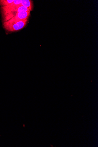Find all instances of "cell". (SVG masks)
Instances as JSON below:
<instances>
[{"instance_id": "3957f363", "label": "cell", "mask_w": 98, "mask_h": 147, "mask_svg": "<svg viewBox=\"0 0 98 147\" xmlns=\"http://www.w3.org/2000/svg\"><path fill=\"white\" fill-rule=\"evenodd\" d=\"M21 5L28 8L31 11L33 9V2L30 0H22Z\"/></svg>"}, {"instance_id": "6da1fadb", "label": "cell", "mask_w": 98, "mask_h": 147, "mask_svg": "<svg viewBox=\"0 0 98 147\" xmlns=\"http://www.w3.org/2000/svg\"><path fill=\"white\" fill-rule=\"evenodd\" d=\"M28 20L10 21L4 22V26L9 31L14 32L23 29L26 25Z\"/></svg>"}, {"instance_id": "7a4b0ae2", "label": "cell", "mask_w": 98, "mask_h": 147, "mask_svg": "<svg viewBox=\"0 0 98 147\" xmlns=\"http://www.w3.org/2000/svg\"><path fill=\"white\" fill-rule=\"evenodd\" d=\"M30 14V11H22L16 13H10L4 16L5 22L8 20L20 21L28 20Z\"/></svg>"}, {"instance_id": "277c9868", "label": "cell", "mask_w": 98, "mask_h": 147, "mask_svg": "<svg viewBox=\"0 0 98 147\" xmlns=\"http://www.w3.org/2000/svg\"><path fill=\"white\" fill-rule=\"evenodd\" d=\"M14 0H7V1H0V5L3 7L8 5L12 3Z\"/></svg>"}]
</instances>
